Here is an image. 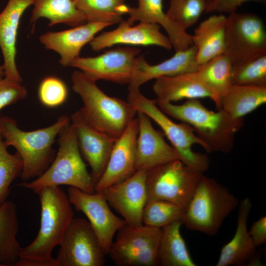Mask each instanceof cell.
Segmentation results:
<instances>
[{
  "mask_svg": "<svg viewBox=\"0 0 266 266\" xmlns=\"http://www.w3.org/2000/svg\"><path fill=\"white\" fill-rule=\"evenodd\" d=\"M37 194L41 206L39 230L30 244L22 247L13 266H58L52 253L74 218L73 209L67 194L59 186L44 187Z\"/></svg>",
  "mask_w": 266,
  "mask_h": 266,
  "instance_id": "1",
  "label": "cell"
},
{
  "mask_svg": "<svg viewBox=\"0 0 266 266\" xmlns=\"http://www.w3.org/2000/svg\"><path fill=\"white\" fill-rule=\"evenodd\" d=\"M156 102L168 116L192 127L208 153L230 152L234 146L235 135L243 126V119H234L222 109L210 110L199 99L187 100L180 104Z\"/></svg>",
  "mask_w": 266,
  "mask_h": 266,
  "instance_id": "2",
  "label": "cell"
},
{
  "mask_svg": "<svg viewBox=\"0 0 266 266\" xmlns=\"http://www.w3.org/2000/svg\"><path fill=\"white\" fill-rule=\"evenodd\" d=\"M70 123L66 115L52 125L33 131L20 129L16 121L8 116H0V132L4 144L14 147L23 162L20 177L23 181L35 179L50 166L55 157L53 146L60 131Z\"/></svg>",
  "mask_w": 266,
  "mask_h": 266,
  "instance_id": "3",
  "label": "cell"
},
{
  "mask_svg": "<svg viewBox=\"0 0 266 266\" xmlns=\"http://www.w3.org/2000/svg\"><path fill=\"white\" fill-rule=\"evenodd\" d=\"M72 90L81 99L79 109L87 122L97 130L117 139L136 117L137 111L128 101L106 94L79 70L71 74Z\"/></svg>",
  "mask_w": 266,
  "mask_h": 266,
  "instance_id": "4",
  "label": "cell"
},
{
  "mask_svg": "<svg viewBox=\"0 0 266 266\" xmlns=\"http://www.w3.org/2000/svg\"><path fill=\"white\" fill-rule=\"evenodd\" d=\"M58 137V150L48 168L33 180L23 181L18 185L36 194L44 187L60 185L94 193L95 183L80 152L75 129L71 122Z\"/></svg>",
  "mask_w": 266,
  "mask_h": 266,
  "instance_id": "5",
  "label": "cell"
},
{
  "mask_svg": "<svg viewBox=\"0 0 266 266\" xmlns=\"http://www.w3.org/2000/svg\"><path fill=\"white\" fill-rule=\"evenodd\" d=\"M238 204V198L228 188L203 174L185 208L183 225L213 236Z\"/></svg>",
  "mask_w": 266,
  "mask_h": 266,
  "instance_id": "6",
  "label": "cell"
},
{
  "mask_svg": "<svg viewBox=\"0 0 266 266\" xmlns=\"http://www.w3.org/2000/svg\"><path fill=\"white\" fill-rule=\"evenodd\" d=\"M127 101L137 111L144 113L158 125L179 154L182 162L203 173L207 170L209 166L208 157L192 149L195 144L201 146L204 149L205 145L192 127L184 122L176 123L173 121L158 107L156 99L147 98L139 89H128Z\"/></svg>",
  "mask_w": 266,
  "mask_h": 266,
  "instance_id": "7",
  "label": "cell"
},
{
  "mask_svg": "<svg viewBox=\"0 0 266 266\" xmlns=\"http://www.w3.org/2000/svg\"><path fill=\"white\" fill-rule=\"evenodd\" d=\"M203 175L178 159L150 168L147 171V202L163 200L185 209Z\"/></svg>",
  "mask_w": 266,
  "mask_h": 266,
  "instance_id": "8",
  "label": "cell"
},
{
  "mask_svg": "<svg viewBox=\"0 0 266 266\" xmlns=\"http://www.w3.org/2000/svg\"><path fill=\"white\" fill-rule=\"evenodd\" d=\"M224 54L233 65L266 54V30L257 15L234 12L227 17Z\"/></svg>",
  "mask_w": 266,
  "mask_h": 266,
  "instance_id": "9",
  "label": "cell"
},
{
  "mask_svg": "<svg viewBox=\"0 0 266 266\" xmlns=\"http://www.w3.org/2000/svg\"><path fill=\"white\" fill-rule=\"evenodd\" d=\"M117 233L108 254L116 266H158L162 229L126 224Z\"/></svg>",
  "mask_w": 266,
  "mask_h": 266,
  "instance_id": "10",
  "label": "cell"
},
{
  "mask_svg": "<svg viewBox=\"0 0 266 266\" xmlns=\"http://www.w3.org/2000/svg\"><path fill=\"white\" fill-rule=\"evenodd\" d=\"M141 50L135 47H118L95 57H79L70 66L78 69L94 80L129 84L137 68Z\"/></svg>",
  "mask_w": 266,
  "mask_h": 266,
  "instance_id": "11",
  "label": "cell"
},
{
  "mask_svg": "<svg viewBox=\"0 0 266 266\" xmlns=\"http://www.w3.org/2000/svg\"><path fill=\"white\" fill-rule=\"evenodd\" d=\"M58 266H102L106 253L87 219L73 218L60 244Z\"/></svg>",
  "mask_w": 266,
  "mask_h": 266,
  "instance_id": "12",
  "label": "cell"
},
{
  "mask_svg": "<svg viewBox=\"0 0 266 266\" xmlns=\"http://www.w3.org/2000/svg\"><path fill=\"white\" fill-rule=\"evenodd\" d=\"M67 195L75 209L87 217L107 255L115 234L126 224L125 221L112 211L102 192L88 193L69 187Z\"/></svg>",
  "mask_w": 266,
  "mask_h": 266,
  "instance_id": "13",
  "label": "cell"
},
{
  "mask_svg": "<svg viewBox=\"0 0 266 266\" xmlns=\"http://www.w3.org/2000/svg\"><path fill=\"white\" fill-rule=\"evenodd\" d=\"M147 170H137L125 180L102 191L108 204L132 227L142 226V212L147 201Z\"/></svg>",
  "mask_w": 266,
  "mask_h": 266,
  "instance_id": "14",
  "label": "cell"
},
{
  "mask_svg": "<svg viewBox=\"0 0 266 266\" xmlns=\"http://www.w3.org/2000/svg\"><path fill=\"white\" fill-rule=\"evenodd\" d=\"M77 138L81 154L90 166L96 183L103 174L116 139L92 126L79 109L70 117Z\"/></svg>",
  "mask_w": 266,
  "mask_h": 266,
  "instance_id": "15",
  "label": "cell"
},
{
  "mask_svg": "<svg viewBox=\"0 0 266 266\" xmlns=\"http://www.w3.org/2000/svg\"><path fill=\"white\" fill-rule=\"evenodd\" d=\"M156 24L139 22L135 26L124 20L115 29L103 32L90 42L92 50L100 51L118 44L134 46H157L170 50L172 46L167 35Z\"/></svg>",
  "mask_w": 266,
  "mask_h": 266,
  "instance_id": "16",
  "label": "cell"
},
{
  "mask_svg": "<svg viewBox=\"0 0 266 266\" xmlns=\"http://www.w3.org/2000/svg\"><path fill=\"white\" fill-rule=\"evenodd\" d=\"M138 125L136 117L115 141L106 168L95 186V192H102L108 187L133 175L136 166V141Z\"/></svg>",
  "mask_w": 266,
  "mask_h": 266,
  "instance_id": "17",
  "label": "cell"
},
{
  "mask_svg": "<svg viewBox=\"0 0 266 266\" xmlns=\"http://www.w3.org/2000/svg\"><path fill=\"white\" fill-rule=\"evenodd\" d=\"M138 133L136 141V170H149L180 157L174 148L164 138L162 131L156 130L150 119L137 111Z\"/></svg>",
  "mask_w": 266,
  "mask_h": 266,
  "instance_id": "18",
  "label": "cell"
},
{
  "mask_svg": "<svg viewBox=\"0 0 266 266\" xmlns=\"http://www.w3.org/2000/svg\"><path fill=\"white\" fill-rule=\"evenodd\" d=\"M111 26L101 22H86L59 32H48L39 37L44 47L57 53L59 62L63 66H70L72 62L80 56L82 48L103 29Z\"/></svg>",
  "mask_w": 266,
  "mask_h": 266,
  "instance_id": "19",
  "label": "cell"
},
{
  "mask_svg": "<svg viewBox=\"0 0 266 266\" xmlns=\"http://www.w3.org/2000/svg\"><path fill=\"white\" fill-rule=\"evenodd\" d=\"M153 90L157 101L173 103L184 99L209 98L217 109L221 108V98L198 77L195 71L157 78Z\"/></svg>",
  "mask_w": 266,
  "mask_h": 266,
  "instance_id": "20",
  "label": "cell"
},
{
  "mask_svg": "<svg viewBox=\"0 0 266 266\" xmlns=\"http://www.w3.org/2000/svg\"><path fill=\"white\" fill-rule=\"evenodd\" d=\"M252 207V203L249 198L241 201L234 234L221 248L216 266H253L260 264L257 247L247 229L248 219Z\"/></svg>",
  "mask_w": 266,
  "mask_h": 266,
  "instance_id": "21",
  "label": "cell"
},
{
  "mask_svg": "<svg viewBox=\"0 0 266 266\" xmlns=\"http://www.w3.org/2000/svg\"><path fill=\"white\" fill-rule=\"evenodd\" d=\"M33 0H8L0 13V48L5 76L22 82L16 64V42L21 18Z\"/></svg>",
  "mask_w": 266,
  "mask_h": 266,
  "instance_id": "22",
  "label": "cell"
},
{
  "mask_svg": "<svg viewBox=\"0 0 266 266\" xmlns=\"http://www.w3.org/2000/svg\"><path fill=\"white\" fill-rule=\"evenodd\" d=\"M197 49L192 45L175 51L170 58L151 65L140 56L134 75L128 84V89H139L143 84L162 76H174L197 70L199 65L196 58Z\"/></svg>",
  "mask_w": 266,
  "mask_h": 266,
  "instance_id": "23",
  "label": "cell"
},
{
  "mask_svg": "<svg viewBox=\"0 0 266 266\" xmlns=\"http://www.w3.org/2000/svg\"><path fill=\"white\" fill-rule=\"evenodd\" d=\"M127 23L135 22L156 24L167 33L175 51L185 49L193 45L192 35L167 16L163 9V0H138L137 7H130Z\"/></svg>",
  "mask_w": 266,
  "mask_h": 266,
  "instance_id": "24",
  "label": "cell"
},
{
  "mask_svg": "<svg viewBox=\"0 0 266 266\" xmlns=\"http://www.w3.org/2000/svg\"><path fill=\"white\" fill-rule=\"evenodd\" d=\"M227 19L222 14L212 15L195 30L192 39L199 65L224 54Z\"/></svg>",
  "mask_w": 266,
  "mask_h": 266,
  "instance_id": "25",
  "label": "cell"
},
{
  "mask_svg": "<svg viewBox=\"0 0 266 266\" xmlns=\"http://www.w3.org/2000/svg\"><path fill=\"white\" fill-rule=\"evenodd\" d=\"M182 221H177L162 228L158 251V266H196L191 257L180 228Z\"/></svg>",
  "mask_w": 266,
  "mask_h": 266,
  "instance_id": "26",
  "label": "cell"
},
{
  "mask_svg": "<svg viewBox=\"0 0 266 266\" xmlns=\"http://www.w3.org/2000/svg\"><path fill=\"white\" fill-rule=\"evenodd\" d=\"M266 103V86L232 85L221 98V108L232 117L243 119Z\"/></svg>",
  "mask_w": 266,
  "mask_h": 266,
  "instance_id": "27",
  "label": "cell"
},
{
  "mask_svg": "<svg viewBox=\"0 0 266 266\" xmlns=\"http://www.w3.org/2000/svg\"><path fill=\"white\" fill-rule=\"evenodd\" d=\"M32 5V31L40 18L47 19L50 27L63 23L73 27L86 23L84 15L73 0H33Z\"/></svg>",
  "mask_w": 266,
  "mask_h": 266,
  "instance_id": "28",
  "label": "cell"
},
{
  "mask_svg": "<svg viewBox=\"0 0 266 266\" xmlns=\"http://www.w3.org/2000/svg\"><path fill=\"white\" fill-rule=\"evenodd\" d=\"M18 229L17 206L6 200L0 205V266H13L19 258L22 247L16 238Z\"/></svg>",
  "mask_w": 266,
  "mask_h": 266,
  "instance_id": "29",
  "label": "cell"
},
{
  "mask_svg": "<svg viewBox=\"0 0 266 266\" xmlns=\"http://www.w3.org/2000/svg\"><path fill=\"white\" fill-rule=\"evenodd\" d=\"M86 22L119 23L128 15L130 6L126 0H73Z\"/></svg>",
  "mask_w": 266,
  "mask_h": 266,
  "instance_id": "30",
  "label": "cell"
},
{
  "mask_svg": "<svg viewBox=\"0 0 266 266\" xmlns=\"http://www.w3.org/2000/svg\"><path fill=\"white\" fill-rule=\"evenodd\" d=\"M232 66L230 59L223 54L199 65L195 72L198 77L221 99L232 85Z\"/></svg>",
  "mask_w": 266,
  "mask_h": 266,
  "instance_id": "31",
  "label": "cell"
},
{
  "mask_svg": "<svg viewBox=\"0 0 266 266\" xmlns=\"http://www.w3.org/2000/svg\"><path fill=\"white\" fill-rule=\"evenodd\" d=\"M185 209L174 203L163 200L147 201L142 212L144 225L162 229L177 221H182Z\"/></svg>",
  "mask_w": 266,
  "mask_h": 266,
  "instance_id": "32",
  "label": "cell"
},
{
  "mask_svg": "<svg viewBox=\"0 0 266 266\" xmlns=\"http://www.w3.org/2000/svg\"><path fill=\"white\" fill-rule=\"evenodd\" d=\"M207 0H169L167 16L185 31L196 24L205 11Z\"/></svg>",
  "mask_w": 266,
  "mask_h": 266,
  "instance_id": "33",
  "label": "cell"
},
{
  "mask_svg": "<svg viewBox=\"0 0 266 266\" xmlns=\"http://www.w3.org/2000/svg\"><path fill=\"white\" fill-rule=\"evenodd\" d=\"M232 85L266 86V54L233 65Z\"/></svg>",
  "mask_w": 266,
  "mask_h": 266,
  "instance_id": "34",
  "label": "cell"
},
{
  "mask_svg": "<svg viewBox=\"0 0 266 266\" xmlns=\"http://www.w3.org/2000/svg\"><path fill=\"white\" fill-rule=\"evenodd\" d=\"M0 132V205L6 201L12 182L20 176L23 162L16 152L10 154L7 151Z\"/></svg>",
  "mask_w": 266,
  "mask_h": 266,
  "instance_id": "35",
  "label": "cell"
},
{
  "mask_svg": "<svg viewBox=\"0 0 266 266\" xmlns=\"http://www.w3.org/2000/svg\"><path fill=\"white\" fill-rule=\"evenodd\" d=\"M37 95L43 105L54 108L62 105L66 101L68 89L63 80L54 76H48L40 82Z\"/></svg>",
  "mask_w": 266,
  "mask_h": 266,
  "instance_id": "36",
  "label": "cell"
},
{
  "mask_svg": "<svg viewBox=\"0 0 266 266\" xmlns=\"http://www.w3.org/2000/svg\"><path fill=\"white\" fill-rule=\"evenodd\" d=\"M27 96V89L21 82L5 76L0 81V110L25 99Z\"/></svg>",
  "mask_w": 266,
  "mask_h": 266,
  "instance_id": "37",
  "label": "cell"
},
{
  "mask_svg": "<svg viewBox=\"0 0 266 266\" xmlns=\"http://www.w3.org/2000/svg\"><path fill=\"white\" fill-rule=\"evenodd\" d=\"M265 0H207L206 12L228 13L236 12L243 3L249 1L264 2Z\"/></svg>",
  "mask_w": 266,
  "mask_h": 266,
  "instance_id": "38",
  "label": "cell"
},
{
  "mask_svg": "<svg viewBox=\"0 0 266 266\" xmlns=\"http://www.w3.org/2000/svg\"><path fill=\"white\" fill-rule=\"evenodd\" d=\"M249 235L257 248L266 242V217H261L253 222L248 231Z\"/></svg>",
  "mask_w": 266,
  "mask_h": 266,
  "instance_id": "39",
  "label": "cell"
},
{
  "mask_svg": "<svg viewBox=\"0 0 266 266\" xmlns=\"http://www.w3.org/2000/svg\"><path fill=\"white\" fill-rule=\"evenodd\" d=\"M5 77L4 69L3 65H0V81Z\"/></svg>",
  "mask_w": 266,
  "mask_h": 266,
  "instance_id": "40",
  "label": "cell"
}]
</instances>
